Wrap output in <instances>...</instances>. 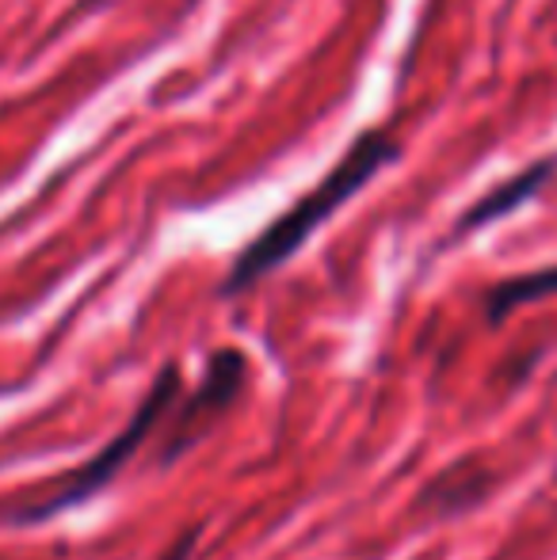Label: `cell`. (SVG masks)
<instances>
[{"mask_svg": "<svg viewBox=\"0 0 557 560\" xmlns=\"http://www.w3.org/2000/svg\"><path fill=\"white\" fill-rule=\"evenodd\" d=\"M245 354L225 347L210 359L207 374H202L195 397H187L184 405L172 416V428L164 431V446H161V462H176L184 450H192L225 416V408L237 400V393L245 389Z\"/></svg>", "mask_w": 557, "mask_h": 560, "instance_id": "obj_3", "label": "cell"}, {"mask_svg": "<svg viewBox=\"0 0 557 560\" xmlns=\"http://www.w3.org/2000/svg\"><path fill=\"white\" fill-rule=\"evenodd\" d=\"M195 546H199V530H187L184 538L176 541V546L169 549V553H164V560H187L195 553Z\"/></svg>", "mask_w": 557, "mask_h": 560, "instance_id": "obj_6", "label": "cell"}, {"mask_svg": "<svg viewBox=\"0 0 557 560\" xmlns=\"http://www.w3.org/2000/svg\"><path fill=\"white\" fill-rule=\"evenodd\" d=\"M554 176H557V153L538 156L535 164H527V168L515 172L512 179H504V184H497L492 191H485L477 202H469V210L459 218V225H454V236L477 233V229H485V225L500 222V218L515 214V210L527 207L531 199H538V195L550 187Z\"/></svg>", "mask_w": 557, "mask_h": 560, "instance_id": "obj_4", "label": "cell"}, {"mask_svg": "<svg viewBox=\"0 0 557 560\" xmlns=\"http://www.w3.org/2000/svg\"><path fill=\"white\" fill-rule=\"evenodd\" d=\"M176 397H179V370L169 362V366L156 374L153 389L146 393V400H141L138 412L130 416L127 428H123L112 443L100 450V454H92L81 469H73L66 480H58V485H54L38 503L15 511L12 523H20V526L43 523V518H54V515H61V511H69V508H81L84 500H92L96 492H104V488L130 465V457L138 454V446L153 435L156 423H161L164 416L176 408Z\"/></svg>", "mask_w": 557, "mask_h": 560, "instance_id": "obj_2", "label": "cell"}, {"mask_svg": "<svg viewBox=\"0 0 557 560\" xmlns=\"http://www.w3.org/2000/svg\"><path fill=\"white\" fill-rule=\"evenodd\" d=\"M402 161V145L390 138L386 130H363L344 156L317 179L313 191H305L302 199L290 210L264 229L237 259H233L230 275L222 282V294H241V290L256 287L260 279H268L271 271H279L287 259H294L298 252L305 248L313 233H317L325 222H333L336 210H344L367 184H371L379 172H386L390 164Z\"/></svg>", "mask_w": 557, "mask_h": 560, "instance_id": "obj_1", "label": "cell"}, {"mask_svg": "<svg viewBox=\"0 0 557 560\" xmlns=\"http://www.w3.org/2000/svg\"><path fill=\"white\" fill-rule=\"evenodd\" d=\"M557 294V264L550 267H538V271H527V275H512V279L497 282V287L485 294V317L489 325H500L508 320L515 310L531 302H543V298H554Z\"/></svg>", "mask_w": 557, "mask_h": 560, "instance_id": "obj_5", "label": "cell"}]
</instances>
